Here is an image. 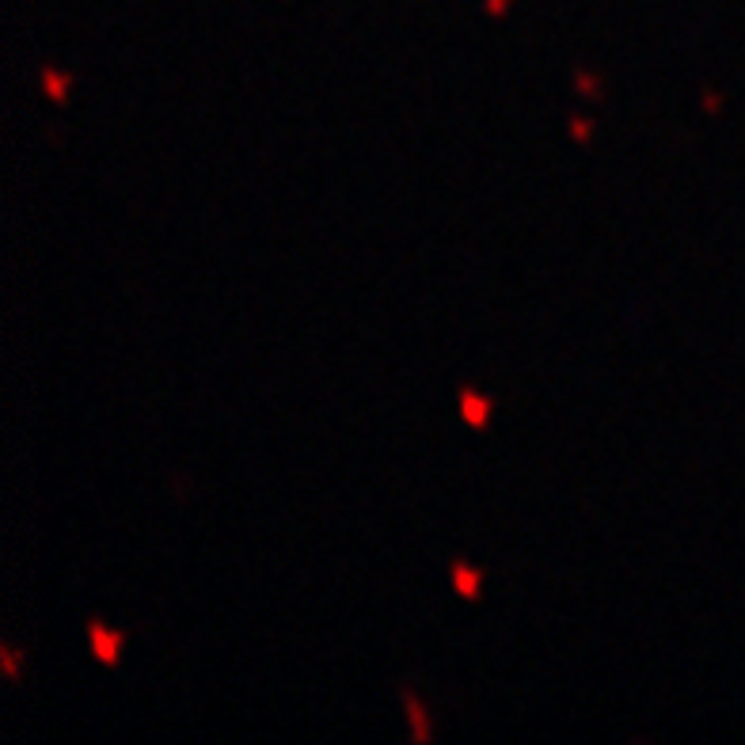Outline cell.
<instances>
[{"label": "cell", "mask_w": 745, "mask_h": 745, "mask_svg": "<svg viewBox=\"0 0 745 745\" xmlns=\"http://www.w3.org/2000/svg\"><path fill=\"white\" fill-rule=\"evenodd\" d=\"M88 643H92V654H96L103 666H118V658H122V643H126V631H111L103 620L88 616Z\"/></svg>", "instance_id": "1"}, {"label": "cell", "mask_w": 745, "mask_h": 745, "mask_svg": "<svg viewBox=\"0 0 745 745\" xmlns=\"http://www.w3.org/2000/svg\"><path fill=\"white\" fill-rule=\"evenodd\" d=\"M491 411H495V403H491V396H479L476 388H460V419L468 422L472 430H487L491 426Z\"/></svg>", "instance_id": "2"}, {"label": "cell", "mask_w": 745, "mask_h": 745, "mask_svg": "<svg viewBox=\"0 0 745 745\" xmlns=\"http://www.w3.org/2000/svg\"><path fill=\"white\" fill-rule=\"evenodd\" d=\"M449 578H453V590L464 597V601H476L479 597V586H483V571L464 563V559H453L449 563Z\"/></svg>", "instance_id": "3"}, {"label": "cell", "mask_w": 745, "mask_h": 745, "mask_svg": "<svg viewBox=\"0 0 745 745\" xmlns=\"http://www.w3.org/2000/svg\"><path fill=\"white\" fill-rule=\"evenodd\" d=\"M400 696H403V707H407V715H411V738H415V742H430V738H434L430 715L422 711V704L415 700V692H411L407 685L400 688Z\"/></svg>", "instance_id": "4"}, {"label": "cell", "mask_w": 745, "mask_h": 745, "mask_svg": "<svg viewBox=\"0 0 745 745\" xmlns=\"http://www.w3.org/2000/svg\"><path fill=\"white\" fill-rule=\"evenodd\" d=\"M69 88H73V73H61V69L42 65V92L54 99V103H65Z\"/></svg>", "instance_id": "5"}, {"label": "cell", "mask_w": 745, "mask_h": 745, "mask_svg": "<svg viewBox=\"0 0 745 745\" xmlns=\"http://www.w3.org/2000/svg\"><path fill=\"white\" fill-rule=\"evenodd\" d=\"M574 88H578V92H582L586 99H601V96H605L601 80H597V73H590V69H574Z\"/></svg>", "instance_id": "6"}, {"label": "cell", "mask_w": 745, "mask_h": 745, "mask_svg": "<svg viewBox=\"0 0 745 745\" xmlns=\"http://www.w3.org/2000/svg\"><path fill=\"white\" fill-rule=\"evenodd\" d=\"M567 126H571L574 141H582V145H586V141L593 137V122H590V118H582L578 111H571V115H567Z\"/></svg>", "instance_id": "7"}, {"label": "cell", "mask_w": 745, "mask_h": 745, "mask_svg": "<svg viewBox=\"0 0 745 745\" xmlns=\"http://www.w3.org/2000/svg\"><path fill=\"white\" fill-rule=\"evenodd\" d=\"M0 658H4V673H8V681H16V677H20V650L0 647Z\"/></svg>", "instance_id": "8"}, {"label": "cell", "mask_w": 745, "mask_h": 745, "mask_svg": "<svg viewBox=\"0 0 745 745\" xmlns=\"http://www.w3.org/2000/svg\"><path fill=\"white\" fill-rule=\"evenodd\" d=\"M510 4H514V0H487V12H491V16H506Z\"/></svg>", "instance_id": "9"}, {"label": "cell", "mask_w": 745, "mask_h": 745, "mask_svg": "<svg viewBox=\"0 0 745 745\" xmlns=\"http://www.w3.org/2000/svg\"><path fill=\"white\" fill-rule=\"evenodd\" d=\"M704 111L715 115V111H719V96H704Z\"/></svg>", "instance_id": "10"}]
</instances>
